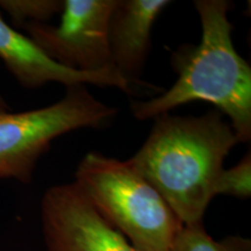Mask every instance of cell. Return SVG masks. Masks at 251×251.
<instances>
[{
  "label": "cell",
  "instance_id": "cell-12",
  "mask_svg": "<svg viewBox=\"0 0 251 251\" xmlns=\"http://www.w3.org/2000/svg\"><path fill=\"white\" fill-rule=\"evenodd\" d=\"M0 105H7V103H6V101H5V99L2 98L1 94H0Z\"/></svg>",
  "mask_w": 251,
  "mask_h": 251
},
{
  "label": "cell",
  "instance_id": "cell-8",
  "mask_svg": "<svg viewBox=\"0 0 251 251\" xmlns=\"http://www.w3.org/2000/svg\"><path fill=\"white\" fill-rule=\"evenodd\" d=\"M170 0H115L109 17L108 45L112 65L130 84L140 80L150 46L151 29Z\"/></svg>",
  "mask_w": 251,
  "mask_h": 251
},
{
  "label": "cell",
  "instance_id": "cell-9",
  "mask_svg": "<svg viewBox=\"0 0 251 251\" xmlns=\"http://www.w3.org/2000/svg\"><path fill=\"white\" fill-rule=\"evenodd\" d=\"M172 251H251V241L238 235L215 241L207 234L202 224L183 226Z\"/></svg>",
  "mask_w": 251,
  "mask_h": 251
},
{
  "label": "cell",
  "instance_id": "cell-4",
  "mask_svg": "<svg viewBox=\"0 0 251 251\" xmlns=\"http://www.w3.org/2000/svg\"><path fill=\"white\" fill-rule=\"evenodd\" d=\"M117 114V108L97 99L84 84L67 87L61 100L46 107L13 113L0 105V180L31 183L52 141L81 128L105 127Z\"/></svg>",
  "mask_w": 251,
  "mask_h": 251
},
{
  "label": "cell",
  "instance_id": "cell-11",
  "mask_svg": "<svg viewBox=\"0 0 251 251\" xmlns=\"http://www.w3.org/2000/svg\"><path fill=\"white\" fill-rule=\"evenodd\" d=\"M216 196H231L236 198H249L251 196V155L250 151L234 165L221 172L215 188Z\"/></svg>",
  "mask_w": 251,
  "mask_h": 251
},
{
  "label": "cell",
  "instance_id": "cell-3",
  "mask_svg": "<svg viewBox=\"0 0 251 251\" xmlns=\"http://www.w3.org/2000/svg\"><path fill=\"white\" fill-rule=\"evenodd\" d=\"M76 183L109 224L141 251H172L183 224L161 194L127 161L89 152Z\"/></svg>",
  "mask_w": 251,
  "mask_h": 251
},
{
  "label": "cell",
  "instance_id": "cell-10",
  "mask_svg": "<svg viewBox=\"0 0 251 251\" xmlns=\"http://www.w3.org/2000/svg\"><path fill=\"white\" fill-rule=\"evenodd\" d=\"M0 7L13 25L24 27L31 23L48 24L50 19L62 13L64 0H0Z\"/></svg>",
  "mask_w": 251,
  "mask_h": 251
},
{
  "label": "cell",
  "instance_id": "cell-2",
  "mask_svg": "<svg viewBox=\"0 0 251 251\" xmlns=\"http://www.w3.org/2000/svg\"><path fill=\"white\" fill-rule=\"evenodd\" d=\"M201 23L199 45L181 46L171 56L178 79L147 101L131 102L137 120H151L187 102H211L230 119L240 143L251 140V68L234 48L227 0H197Z\"/></svg>",
  "mask_w": 251,
  "mask_h": 251
},
{
  "label": "cell",
  "instance_id": "cell-5",
  "mask_svg": "<svg viewBox=\"0 0 251 251\" xmlns=\"http://www.w3.org/2000/svg\"><path fill=\"white\" fill-rule=\"evenodd\" d=\"M115 0H64L59 26L25 25L28 37L62 67L96 72L112 65L108 45L109 17Z\"/></svg>",
  "mask_w": 251,
  "mask_h": 251
},
{
  "label": "cell",
  "instance_id": "cell-6",
  "mask_svg": "<svg viewBox=\"0 0 251 251\" xmlns=\"http://www.w3.org/2000/svg\"><path fill=\"white\" fill-rule=\"evenodd\" d=\"M41 224L48 251H141L100 214L76 183L46 191Z\"/></svg>",
  "mask_w": 251,
  "mask_h": 251
},
{
  "label": "cell",
  "instance_id": "cell-1",
  "mask_svg": "<svg viewBox=\"0 0 251 251\" xmlns=\"http://www.w3.org/2000/svg\"><path fill=\"white\" fill-rule=\"evenodd\" d=\"M240 143L218 109L200 117L169 113L155 119L148 139L127 161L171 207L184 226L202 224L216 196L224 162Z\"/></svg>",
  "mask_w": 251,
  "mask_h": 251
},
{
  "label": "cell",
  "instance_id": "cell-7",
  "mask_svg": "<svg viewBox=\"0 0 251 251\" xmlns=\"http://www.w3.org/2000/svg\"><path fill=\"white\" fill-rule=\"evenodd\" d=\"M0 59L9 74L24 89L36 90L48 83L65 87L84 84L100 87H117L131 94L134 85L115 68L96 72L72 70L48 57L29 37L9 26L0 14Z\"/></svg>",
  "mask_w": 251,
  "mask_h": 251
}]
</instances>
